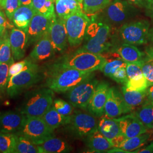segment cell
<instances>
[{"label": "cell", "mask_w": 153, "mask_h": 153, "mask_svg": "<svg viewBox=\"0 0 153 153\" xmlns=\"http://www.w3.org/2000/svg\"><path fill=\"white\" fill-rule=\"evenodd\" d=\"M90 18L91 22L81 48L98 55L112 50L114 45L111 41V25L98 15L95 14Z\"/></svg>", "instance_id": "6da1fadb"}, {"label": "cell", "mask_w": 153, "mask_h": 153, "mask_svg": "<svg viewBox=\"0 0 153 153\" xmlns=\"http://www.w3.org/2000/svg\"><path fill=\"white\" fill-rule=\"evenodd\" d=\"M93 73L53 65L50 69L46 86L56 93H66L84 81Z\"/></svg>", "instance_id": "7a4b0ae2"}, {"label": "cell", "mask_w": 153, "mask_h": 153, "mask_svg": "<svg viewBox=\"0 0 153 153\" xmlns=\"http://www.w3.org/2000/svg\"><path fill=\"white\" fill-rule=\"evenodd\" d=\"M53 92L48 88L28 92L19 111L28 117H42L53 105Z\"/></svg>", "instance_id": "3957f363"}, {"label": "cell", "mask_w": 153, "mask_h": 153, "mask_svg": "<svg viewBox=\"0 0 153 153\" xmlns=\"http://www.w3.org/2000/svg\"><path fill=\"white\" fill-rule=\"evenodd\" d=\"M105 63L106 60L102 55L90 52L80 48L53 65L62 68H73L80 71L94 72L96 71H102Z\"/></svg>", "instance_id": "277c9868"}, {"label": "cell", "mask_w": 153, "mask_h": 153, "mask_svg": "<svg viewBox=\"0 0 153 153\" xmlns=\"http://www.w3.org/2000/svg\"><path fill=\"white\" fill-rule=\"evenodd\" d=\"M43 79V73L35 62H33L26 69L11 76L6 88L10 98H15Z\"/></svg>", "instance_id": "5b68a950"}, {"label": "cell", "mask_w": 153, "mask_h": 153, "mask_svg": "<svg viewBox=\"0 0 153 153\" xmlns=\"http://www.w3.org/2000/svg\"><path fill=\"white\" fill-rule=\"evenodd\" d=\"M16 135L26 138L36 145H39L55 136L54 130L47 125L42 117L28 116L22 129Z\"/></svg>", "instance_id": "8992f818"}, {"label": "cell", "mask_w": 153, "mask_h": 153, "mask_svg": "<svg viewBox=\"0 0 153 153\" xmlns=\"http://www.w3.org/2000/svg\"><path fill=\"white\" fill-rule=\"evenodd\" d=\"M99 83L94 73L67 91L66 98L74 107L86 109Z\"/></svg>", "instance_id": "52a82bcc"}, {"label": "cell", "mask_w": 153, "mask_h": 153, "mask_svg": "<svg viewBox=\"0 0 153 153\" xmlns=\"http://www.w3.org/2000/svg\"><path fill=\"white\" fill-rule=\"evenodd\" d=\"M68 43L71 47L82 43L85 36L90 18L83 11H78L64 19Z\"/></svg>", "instance_id": "ba28073f"}, {"label": "cell", "mask_w": 153, "mask_h": 153, "mask_svg": "<svg viewBox=\"0 0 153 153\" xmlns=\"http://www.w3.org/2000/svg\"><path fill=\"white\" fill-rule=\"evenodd\" d=\"M150 24L145 20L126 23L119 30L121 40L125 43L141 45L148 43Z\"/></svg>", "instance_id": "9c48e42d"}, {"label": "cell", "mask_w": 153, "mask_h": 153, "mask_svg": "<svg viewBox=\"0 0 153 153\" xmlns=\"http://www.w3.org/2000/svg\"><path fill=\"white\" fill-rule=\"evenodd\" d=\"M98 124L95 116L90 113L75 111L71 116L68 125L76 137L85 140L98 129Z\"/></svg>", "instance_id": "30bf717a"}, {"label": "cell", "mask_w": 153, "mask_h": 153, "mask_svg": "<svg viewBox=\"0 0 153 153\" xmlns=\"http://www.w3.org/2000/svg\"><path fill=\"white\" fill-rule=\"evenodd\" d=\"M126 0L111 1L103 10V19L110 25L118 26L128 20L132 14L133 7Z\"/></svg>", "instance_id": "8fae6325"}, {"label": "cell", "mask_w": 153, "mask_h": 153, "mask_svg": "<svg viewBox=\"0 0 153 153\" xmlns=\"http://www.w3.org/2000/svg\"><path fill=\"white\" fill-rule=\"evenodd\" d=\"M131 112L123 98L121 92L114 87L109 88L104 107V114L111 118Z\"/></svg>", "instance_id": "7c38bea8"}, {"label": "cell", "mask_w": 153, "mask_h": 153, "mask_svg": "<svg viewBox=\"0 0 153 153\" xmlns=\"http://www.w3.org/2000/svg\"><path fill=\"white\" fill-rule=\"evenodd\" d=\"M49 37L55 51L63 53L68 47V36L64 21L55 16L52 19L49 29Z\"/></svg>", "instance_id": "4fadbf2b"}, {"label": "cell", "mask_w": 153, "mask_h": 153, "mask_svg": "<svg viewBox=\"0 0 153 153\" xmlns=\"http://www.w3.org/2000/svg\"><path fill=\"white\" fill-rule=\"evenodd\" d=\"M52 19L37 13L34 15L26 31L28 46L36 43L49 31Z\"/></svg>", "instance_id": "5bb4252c"}, {"label": "cell", "mask_w": 153, "mask_h": 153, "mask_svg": "<svg viewBox=\"0 0 153 153\" xmlns=\"http://www.w3.org/2000/svg\"><path fill=\"white\" fill-rule=\"evenodd\" d=\"M27 116L19 111H6L0 114V131L16 134L25 125Z\"/></svg>", "instance_id": "9a60e30c"}, {"label": "cell", "mask_w": 153, "mask_h": 153, "mask_svg": "<svg viewBox=\"0 0 153 153\" xmlns=\"http://www.w3.org/2000/svg\"><path fill=\"white\" fill-rule=\"evenodd\" d=\"M109 88V84L107 82H99L87 108L91 115L97 117H100L104 115Z\"/></svg>", "instance_id": "2e32d148"}, {"label": "cell", "mask_w": 153, "mask_h": 153, "mask_svg": "<svg viewBox=\"0 0 153 153\" xmlns=\"http://www.w3.org/2000/svg\"><path fill=\"white\" fill-rule=\"evenodd\" d=\"M115 119L119 123L121 134L126 138L135 137L148 132L146 127L133 113Z\"/></svg>", "instance_id": "e0dca14e"}, {"label": "cell", "mask_w": 153, "mask_h": 153, "mask_svg": "<svg viewBox=\"0 0 153 153\" xmlns=\"http://www.w3.org/2000/svg\"><path fill=\"white\" fill-rule=\"evenodd\" d=\"M55 48L49 37V31L39 40L29 55V59L36 62L51 59L55 55Z\"/></svg>", "instance_id": "ac0fdd59"}, {"label": "cell", "mask_w": 153, "mask_h": 153, "mask_svg": "<svg viewBox=\"0 0 153 153\" xmlns=\"http://www.w3.org/2000/svg\"><path fill=\"white\" fill-rule=\"evenodd\" d=\"M11 52L15 61L22 59L26 54L28 46L27 33L18 28H13L9 33Z\"/></svg>", "instance_id": "d6986e66"}, {"label": "cell", "mask_w": 153, "mask_h": 153, "mask_svg": "<svg viewBox=\"0 0 153 153\" xmlns=\"http://www.w3.org/2000/svg\"><path fill=\"white\" fill-rule=\"evenodd\" d=\"M98 129L109 142L116 137L121 135L120 126L115 118H111L104 115L98 121Z\"/></svg>", "instance_id": "ffe728a7"}, {"label": "cell", "mask_w": 153, "mask_h": 153, "mask_svg": "<svg viewBox=\"0 0 153 153\" xmlns=\"http://www.w3.org/2000/svg\"><path fill=\"white\" fill-rule=\"evenodd\" d=\"M36 13L33 6L21 5L14 12L12 23L16 28L26 32L33 16Z\"/></svg>", "instance_id": "44dd1931"}, {"label": "cell", "mask_w": 153, "mask_h": 153, "mask_svg": "<svg viewBox=\"0 0 153 153\" xmlns=\"http://www.w3.org/2000/svg\"><path fill=\"white\" fill-rule=\"evenodd\" d=\"M55 13L62 19L82 10V4L77 0H55Z\"/></svg>", "instance_id": "7402d4cb"}, {"label": "cell", "mask_w": 153, "mask_h": 153, "mask_svg": "<svg viewBox=\"0 0 153 153\" xmlns=\"http://www.w3.org/2000/svg\"><path fill=\"white\" fill-rule=\"evenodd\" d=\"M86 145L90 150L96 153H104L114 148L109 140L97 129L85 140Z\"/></svg>", "instance_id": "603a6c76"}, {"label": "cell", "mask_w": 153, "mask_h": 153, "mask_svg": "<svg viewBox=\"0 0 153 153\" xmlns=\"http://www.w3.org/2000/svg\"><path fill=\"white\" fill-rule=\"evenodd\" d=\"M39 153H65L72 150L69 144L64 140L54 137L38 145Z\"/></svg>", "instance_id": "cb8c5ba5"}, {"label": "cell", "mask_w": 153, "mask_h": 153, "mask_svg": "<svg viewBox=\"0 0 153 153\" xmlns=\"http://www.w3.org/2000/svg\"><path fill=\"white\" fill-rule=\"evenodd\" d=\"M111 51H116L126 62H138L143 60L145 53L142 52L134 45L123 43Z\"/></svg>", "instance_id": "d4e9b609"}, {"label": "cell", "mask_w": 153, "mask_h": 153, "mask_svg": "<svg viewBox=\"0 0 153 153\" xmlns=\"http://www.w3.org/2000/svg\"><path fill=\"white\" fill-rule=\"evenodd\" d=\"M121 93L126 104L131 112L139 107L147 98V90L144 91H133L129 90L123 86L121 88Z\"/></svg>", "instance_id": "484cf974"}, {"label": "cell", "mask_w": 153, "mask_h": 153, "mask_svg": "<svg viewBox=\"0 0 153 153\" xmlns=\"http://www.w3.org/2000/svg\"><path fill=\"white\" fill-rule=\"evenodd\" d=\"M148 129L153 128V102L148 98L133 112Z\"/></svg>", "instance_id": "4316f807"}, {"label": "cell", "mask_w": 153, "mask_h": 153, "mask_svg": "<svg viewBox=\"0 0 153 153\" xmlns=\"http://www.w3.org/2000/svg\"><path fill=\"white\" fill-rule=\"evenodd\" d=\"M42 117L47 125L54 131L60 126L68 125L71 120V116H65L61 115L56 110L53 105Z\"/></svg>", "instance_id": "83f0119b"}, {"label": "cell", "mask_w": 153, "mask_h": 153, "mask_svg": "<svg viewBox=\"0 0 153 153\" xmlns=\"http://www.w3.org/2000/svg\"><path fill=\"white\" fill-rule=\"evenodd\" d=\"M150 137V134L146 132L135 137L125 138L120 142L117 148L132 153L133 151L143 146L149 140Z\"/></svg>", "instance_id": "f1b7e54d"}, {"label": "cell", "mask_w": 153, "mask_h": 153, "mask_svg": "<svg viewBox=\"0 0 153 153\" xmlns=\"http://www.w3.org/2000/svg\"><path fill=\"white\" fill-rule=\"evenodd\" d=\"M32 6L37 13L49 18L56 16L55 0H32Z\"/></svg>", "instance_id": "f546056e"}, {"label": "cell", "mask_w": 153, "mask_h": 153, "mask_svg": "<svg viewBox=\"0 0 153 153\" xmlns=\"http://www.w3.org/2000/svg\"><path fill=\"white\" fill-rule=\"evenodd\" d=\"M112 0H82V10L88 16H92L103 10Z\"/></svg>", "instance_id": "4dcf8cb0"}, {"label": "cell", "mask_w": 153, "mask_h": 153, "mask_svg": "<svg viewBox=\"0 0 153 153\" xmlns=\"http://www.w3.org/2000/svg\"><path fill=\"white\" fill-rule=\"evenodd\" d=\"M16 134L0 131V152L3 153L15 152Z\"/></svg>", "instance_id": "1f68e13d"}, {"label": "cell", "mask_w": 153, "mask_h": 153, "mask_svg": "<svg viewBox=\"0 0 153 153\" xmlns=\"http://www.w3.org/2000/svg\"><path fill=\"white\" fill-rule=\"evenodd\" d=\"M9 40V33L6 32L4 40L0 47V64L6 63L10 66L14 63Z\"/></svg>", "instance_id": "d6a6232c"}, {"label": "cell", "mask_w": 153, "mask_h": 153, "mask_svg": "<svg viewBox=\"0 0 153 153\" xmlns=\"http://www.w3.org/2000/svg\"><path fill=\"white\" fill-rule=\"evenodd\" d=\"M16 153H39L38 146L26 138L16 135Z\"/></svg>", "instance_id": "836d02e7"}, {"label": "cell", "mask_w": 153, "mask_h": 153, "mask_svg": "<svg viewBox=\"0 0 153 153\" xmlns=\"http://www.w3.org/2000/svg\"><path fill=\"white\" fill-rule=\"evenodd\" d=\"M124 86L129 90L133 91H144L149 88L148 82L143 74L129 79Z\"/></svg>", "instance_id": "e575fe53"}, {"label": "cell", "mask_w": 153, "mask_h": 153, "mask_svg": "<svg viewBox=\"0 0 153 153\" xmlns=\"http://www.w3.org/2000/svg\"><path fill=\"white\" fill-rule=\"evenodd\" d=\"M20 6L19 0H0V6L11 22L14 12Z\"/></svg>", "instance_id": "d590c367"}, {"label": "cell", "mask_w": 153, "mask_h": 153, "mask_svg": "<svg viewBox=\"0 0 153 153\" xmlns=\"http://www.w3.org/2000/svg\"><path fill=\"white\" fill-rule=\"evenodd\" d=\"M53 106L59 114L65 116H71L74 112V107L69 102H67L61 99L54 100Z\"/></svg>", "instance_id": "8d00e7d4"}, {"label": "cell", "mask_w": 153, "mask_h": 153, "mask_svg": "<svg viewBox=\"0 0 153 153\" xmlns=\"http://www.w3.org/2000/svg\"><path fill=\"white\" fill-rule=\"evenodd\" d=\"M126 65V62L121 58L107 61L102 71L103 72L105 76L110 77L118 68Z\"/></svg>", "instance_id": "74e56055"}, {"label": "cell", "mask_w": 153, "mask_h": 153, "mask_svg": "<svg viewBox=\"0 0 153 153\" xmlns=\"http://www.w3.org/2000/svg\"><path fill=\"white\" fill-rule=\"evenodd\" d=\"M142 74L148 82L149 87L153 85V65L148 58L144 56L141 66Z\"/></svg>", "instance_id": "f35d334b"}, {"label": "cell", "mask_w": 153, "mask_h": 153, "mask_svg": "<svg viewBox=\"0 0 153 153\" xmlns=\"http://www.w3.org/2000/svg\"><path fill=\"white\" fill-rule=\"evenodd\" d=\"M33 62L29 58H27L24 60L13 64L9 66V80L11 76L16 75L26 69Z\"/></svg>", "instance_id": "ab89813d"}, {"label": "cell", "mask_w": 153, "mask_h": 153, "mask_svg": "<svg viewBox=\"0 0 153 153\" xmlns=\"http://www.w3.org/2000/svg\"><path fill=\"white\" fill-rule=\"evenodd\" d=\"M10 65L6 63L0 64V94L6 90L9 81V69Z\"/></svg>", "instance_id": "60d3db41"}, {"label": "cell", "mask_w": 153, "mask_h": 153, "mask_svg": "<svg viewBox=\"0 0 153 153\" xmlns=\"http://www.w3.org/2000/svg\"><path fill=\"white\" fill-rule=\"evenodd\" d=\"M142 63L143 60L138 62H126V71L129 79L143 74L141 70Z\"/></svg>", "instance_id": "b9f144b4"}, {"label": "cell", "mask_w": 153, "mask_h": 153, "mask_svg": "<svg viewBox=\"0 0 153 153\" xmlns=\"http://www.w3.org/2000/svg\"><path fill=\"white\" fill-rule=\"evenodd\" d=\"M126 68V66H122L118 68L109 78L118 83L124 84L125 85L129 80Z\"/></svg>", "instance_id": "7bdbcfd3"}, {"label": "cell", "mask_w": 153, "mask_h": 153, "mask_svg": "<svg viewBox=\"0 0 153 153\" xmlns=\"http://www.w3.org/2000/svg\"><path fill=\"white\" fill-rule=\"evenodd\" d=\"M0 26H4L7 29H12L14 27V25L8 19L5 11L1 7H0Z\"/></svg>", "instance_id": "ee69618b"}, {"label": "cell", "mask_w": 153, "mask_h": 153, "mask_svg": "<svg viewBox=\"0 0 153 153\" xmlns=\"http://www.w3.org/2000/svg\"><path fill=\"white\" fill-rule=\"evenodd\" d=\"M128 1L131 5L141 7H146L148 8V6L151 3L152 0H126Z\"/></svg>", "instance_id": "f6af8a7d"}, {"label": "cell", "mask_w": 153, "mask_h": 153, "mask_svg": "<svg viewBox=\"0 0 153 153\" xmlns=\"http://www.w3.org/2000/svg\"><path fill=\"white\" fill-rule=\"evenodd\" d=\"M132 153H153V142H151L146 147L142 149H138L133 151Z\"/></svg>", "instance_id": "bcb514c9"}, {"label": "cell", "mask_w": 153, "mask_h": 153, "mask_svg": "<svg viewBox=\"0 0 153 153\" xmlns=\"http://www.w3.org/2000/svg\"><path fill=\"white\" fill-rule=\"evenodd\" d=\"M145 55L153 65V47H150L147 49L146 53H145Z\"/></svg>", "instance_id": "7dc6e473"}, {"label": "cell", "mask_w": 153, "mask_h": 153, "mask_svg": "<svg viewBox=\"0 0 153 153\" xmlns=\"http://www.w3.org/2000/svg\"><path fill=\"white\" fill-rule=\"evenodd\" d=\"M107 153H130L129 152H128V151H126L123 149H121L120 148H113V149H109V150H108L107 152Z\"/></svg>", "instance_id": "c3c4849f"}, {"label": "cell", "mask_w": 153, "mask_h": 153, "mask_svg": "<svg viewBox=\"0 0 153 153\" xmlns=\"http://www.w3.org/2000/svg\"><path fill=\"white\" fill-rule=\"evenodd\" d=\"M147 91H148L147 98L153 102V85L148 88Z\"/></svg>", "instance_id": "681fc988"}, {"label": "cell", "mask_w": 153, "mask_h": 153, "mask_svg": "<svg viewBox=\"0 0 153 153\" xmlns=\"http://www.w3.org/2000/svg\"><path fill=\"white\" fill-rule=\"evenodd\" d=\"M21 5L32 6V0H19Z\"/></svg>", "instance_id": "f907efd6"}, {"label": "cell", "mask_w": 153, "mask_h": 153, "mask_svg": "<svg viewBox=\"0 0 153 153\" xmlns=\"http://www.w3.org/2000/svg\"><path fill=\"white\" fill-rule=\"evenodd\" d=\"M6 31H7V28L5 27L0 26V38L3 36Z\"/></svg>", "instance_id": "816d5d0a"}, {"label": "cell", "mask_w": 153, "mask_h": 153, "mask_svg": "<svg viewBox=\"0 0 153 153\" xmlns=\"http://www.w3.org/2000/svg\"><path fill=\"white\" fill-rule=\"evenodd\" d=\"M147 9L150 11L151 16H152L153 17V0L152 1L151 3L150 4V5H149Z\"/></svg>", "instance_id": "f5cc1de1"}, {"label": "cell", "mask_w": 153, "mask_h": 153, "mask_svg": "<svg viewBox=\"0 0 153 153\" xmlns=\"http://www.w3.org/2000/svg\"><path fill=\"white\" fill-rule=\"evenodd\" d=\"M4 37H5V35H4L3 36H2V37H1V38H0V47H1V45L2 44V43L4 42Z\"/></svg>", "instance_id": "db71d44e"}, {"label": "cell", "mask_w": 153, "mask_h": 153, "mask_svg": "<svg viewBox=\"0 0 153 153\" xmlns=\"http://www.w3.org/2000/svg\"><path fill=\"white\" fill-rule=\"evenodd\" d=\"M152 36V42H153V33L152 34V36Z\"/></svg>", "instance_id": "11a10c76"}, {"label": "cell", "mask_w": 153, "mask_h": 153, "mask_svg": "<svg viewBox=\"0 0 153 153\" xmlns=\"http://www.w3.org/2000/svg\"><path fill=\"white\" fill-rule=\"evenodd\" d=\"M77 1H79V2H81V4H82V0H77Z\"/></svg>", "instance_id": "9f6ffc18"}, {"label": "cell", "mask_w": 153, "mask_h": 153, "mask_svg": "<svg viewBox=\"0 0 153 153\" xmlns=\"http://www.w3.org/2000/svg\"><path fill=\"white\" fill-rule=\"evenodd\" d=\"M0 153H1V152H0Z\"/></svg>", "instance_id": "6f0895ef"}, {"label": "cell", "mask_w": 153, "mask_h": 153, "mask_svg": "<svg viewBox=\"0 0 153 153\" xmlns=\"http://www.w3.org/2000/svg\"><path fill=\"white\" fill-rule=\"evenodd\" d=\"M0 7H1V6H0Z\"/></svg>", "instance_id": "680465c9"}, {"label": "cell", "mask_w": 153, "mask_h": 153, "mask_svg": "<svg viewBox=\"0 0 153 153\" xmlns=\"http://www.w3.org/2000/svg\"></svg>", "instance_id": "91938a15"}]
</instances>
